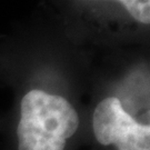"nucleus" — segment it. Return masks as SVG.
<instances>
[{
	"instance_id": "1",
	"label": "nucleus",
	"mask_w": 150,
	"mask_h": 150,
	"mask_svg": "<svg viewBox=\"0 0 150 150\" xmlns=\"http://www.w3.org/2000/svg\"><path fill=\"white\" fill-rule=\"evenodd\" d=\"M78 126V113L67 99L42 90H31L21 100L18 148L64 150Z\"/></svg>"
},
{
	"instance_id": "2",
	"label": "nucleus",
	"mask_w": 150,
	"mask_h": 150,
	"mask_svg": "<svg viewBox=\"0 0 150 150\" xmlns=\"http://www.w3.org/2000/svg\"><path fill=\"white\" fill-rule=\"evenodd\" d=\"M92 129L103 146L116 145L118 150H150V127L137 122L116 97L98 103L92 115Z\"/></svg>"
},
{
	"instance_id": "3",
	"label": "nucleus",
	"mask_w": 150,
	"mask_h": 150,
	"mask_svg": "<svg viewBox=\"0 0 150 150\" xmlns=\"http://www.w3.org/2000/svg\"><path fill=\"white\" fill-rule=\"evenodd\" d=\"M120 4L136 20L141 23L150 22V1L148 0H122Z\"/></svg>"
}]
</instances>
